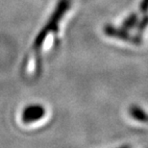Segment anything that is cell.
<instances>
[{
	"instance_id": "6da1fadb",
	"label": "cell",
	"mask_w": 148,
	"mask_h": 148,
	"mask_svg": "<svg viewBox=\"0 0 148 148\" xmlns=\"http://www.w3.org/2000/svg\"><path fill=\"white\" fill-rule=\"evenodd\" d=\"M45 114V110L40 105H31L24 109L22 112V121L26 124L34 123L42 118Z\"/></svg>"
}]
</instances>
